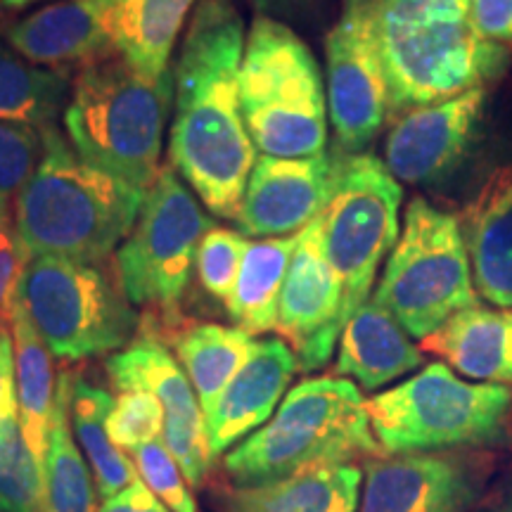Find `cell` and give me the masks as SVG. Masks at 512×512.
Instances as JSON below:
<instances>
[{
    "mask_svg": "<svg viewBox=\"0 0 512 512\" xmlns=\"http://www.w3.org/2000/svg\"><path fill=\"white\" fill-rule=\"evenodd\" d=\"M43 155V133L0 121V226H12L15 202Z\"/></svg>",
    "mask_w": 512,
    "mask_h": 512,
    "instance_id": "obj_32",
    "label": "cell"
},
{
    "mask_svg": "<svg viewBox=\"0 0 512 512\" xmlns=\"http://www.w3.org/2000/svg\"><path fill=\"white\" fill-rule=\"evenodd\" d=\"M460 228L479 294L501 309H512V169L491 174Z\"/></svg>",
    "mask_w": 512,
    "mask_h": 512,
    "instance_id": "obj_20",
    "label": "cell"
},
{
    "mask_svg": "<svg viewBox=\"0 0 512 512\" xmlns=\"http://www.w3.org/2000/svg\"><path fill=\"white\" fill-rule=\"evenodd\" d=\"M69 93V72L36 67L17 55L0 34V121L43 131L53 126L62 107H67Z\"/></svg>",
    "mask_w": 512,
    "mask_h": 512,
    "instance_id": "obj_30",
    "label": "cell"
},
{
    "mask_svg": "<svg viewBox=\"0 0 512 512\" xmlns=\"http://www.w3.org/2000/svg\"><path fill=\"white\" fill-rule=\"evenodd\" d=\"M252 5L256 15H266L285 22V19H299L309 15L320 5V0H245Z\"/></svg>",
    "mask_w": 512,
    "mask_h": 512,
    "instance_id": "obj_40",
    "label": "cell"
},
{
    "mask_svg": "<svg viewBox=\"0 0 512 512\" xmlns=\"http://www.w3.org/2000/svg\"><path fill=\"white\" fill-rule=\"evenodd\" d=\"M107 5L110 0H57L17 19L3 36L17 55L36 67L81 69L117 55Z\"/></svg>",
    "mask_w": 512,
    "mask_h": 512,
    "instance_id": "obj_18",
    "label": "cell"
},
{
    "mask_svg": "<svg viewBox=\"0 0 512 512\" xmlns=\"http://www.w3.org/2000/svg\"><path fill=\"white\" fill-rule=\"evenodd\" d=\"M43 472L17 420L0 425V512H41Z\"/></svg>",
    "mask_w": 512,
    "mask_h": 512,
    "instance_id": "obj_31",
    "label": "cell"
},
{
    "mask_svg": "<svg viewBox=\"0 0 512 512\" xmlns=\"http://www.w3.org/2000/svg\"><path fill=\"white\" fill-rule=\"evenodd\" d=\"M17 299L50 354L62 361L117 354L138 330L133 304L95 264L27 256Z\"/></svg>",
    "mask_w": 512,
    "mask_h": 512,
    "instance_id": "obj_9",
    "label": "cell"
},
{
    "mask_svg": "<svg viewBox=\"0 0 512 512\" xmlns=\"http://www.w3.org/2000/svg\"><path fill=\"white\" fill-rule=\"evenodd\" d=\"M370 10L392 119L484 88L508 62L477 31L470 0H370Z\"/></svg>",
    "mask_w": 512,
    "mask_h": 512,
    "instance_id": "obj_3",
    "label": "cell"
},
{
    "mask_svg": "<svg viewBox=\"0 0 512 512\" xmlns=\"http://www.w3.org/2000/svg\"><path fill=\"white\" fill-rule=\"evenodd\" d=\"M107 375L119 392H147L164 408V444L190 486H202L211 467L207 420L195 389L155 337H143L107 358Z\"/></svg>",
    "mask_w": 512,
    "mask_h": 512,
    "instance_id": "obj_14",
    "label": "cell"
},
{
    "mask_svg": "<svg viewBox=\"0 0 512 512\" xmlns=\"http://www.w3.org/2000/svg\"><path fill=\"white\" fill-rule=\"evenodd\" d=\"M363 472L354 463L313 467L259 486H235L223 512H358Z\"/></svg>",
    "mask_w": 512,
    "mask_h": 512,
    "instance_id": "obj_23",
    "label": "cell"
},
{
    "mask_svg": "<svg viewBox=\"0 0 512 512\" xmlns=\"http://www.w3.org/2000/svg\"><path fill=\"white\" fill-rule=\"evenodd\" d=\"M380 451L361 389L344 377H313L287 392L278 413L226 453L223 467L235 486H259Z\"/></svg>",
    "mask_w": 512,
    "mask_h": 512,
    "instance_id": "obj_5",
    "label": "cell"
},
{
    "mask_svg": "<svg viewBox=\"0 0 512 512\" xmlns=\"http://www.w3.org/2000/svg\"><path fill=\"white\" fill-rule=\"evenodd\" d=\"M72 382L74 373L69 370L57 377L46 467H43L41 512H98L93 472H88V460L76 444L72 420H69Z\"/></svg>",
    "mask_w": 512,
    "mask_h": 512,
    "instance_id": "obj_27",
    "label": "cell"
},
{
    "mask_svg": "<svg viewBox=\"0 0 512 512\" xmlns=\"http://www.w3.org/2000/svg\"><path fill=\"white\" fill-rule=\"evenodd\" d=\"M337 188L323 211V242L342 280V323L368 302L377 268L399 242L401 183L373 155H339Z\"/></svg>",
    "mask_w": 512,
    "mask_h": 512,
    "instance_id": "obj_11",
    "label": "cell"
},
{
    "mask_svg": "<svg viewBox=\"0 0 512 512\" xmlns=\"http://www.w3.org/2000/svg\"><path fill=\"white\" fill-rule=\"evenodd\" d=\"M420 366L422 349L375 299H368L344 325L335 363L337 377H351L366 392H377Z\"/></svg>",
    "mask_w": 512,
    "mask_h": 512,
    "instance_id": "obj_21",
    "label": "cell"
},
{
    "mask_svg": "<svg viewBox=\"0 0 512 512\" xmlns=\"http://www.w3.org/2000/svg\"><path fill=\"white\" fill-rule=\"evenodd\" d=\"M247 133L261 155L302 159L328 145V93L311 48L278 19L256 15L240 69Z\"/></svg>",
    "mask_w": 512,
    "mask_h": 512,
    "instance_id": "obj_6",
    "label": "cell"
},
{
    "mask_svg": "<svg viewBox=\"0 0 512 512\" xmlns=\"http://www.w3.org/2000/svg\"><path fill=\"white\" fill-rule=\"evenodd\" d=\"M24 261L27 256L19 247L15 226H0V325H10L12 320Z\"/></svg>",
    "mask_w": 512,
    "mask_h": 512,
    "instance_id": "obj_36",
    "label": "cell"
},
{
    "mask_svg": "<svg viewBox=\"0 0 512 512\" xmlns=\"http://www.w3.org/2000/svg\"><path fill=\"white\" fill-rule=\"evenodd\" d=\"M422 351L444 358L456 373L484 384H512V309L470 306L422 339Z\"/></svg>",
    "mask_w": 512,
    "mask_h": 512,
    "instance_id": "obj_22",
    "label": "cell"
},
{
    "mask_svg": "<svg viewBox=\"0 0 512 512\" xmlns=\"http://www.w3.org/2000/svg\"><path fill=\"white\" fill-rule=\"evenodd\" d=\"M370 427L384 453H441L494 446L508 434L512 392L503 384L465 382L446 363L370 396Z\"/></svg>",
    "mask_w": 512,
    "mask_h": 512,
    "instance_id": "obj_7",
    "label": "cell"
},
{
    "mask_svg": "<svg viewBox=\"0 0 512 512\" xmlns=\"http://www.w3.org/2000/svg\"><path fill=\"white\" fill-rule=\"evenodd\" d=\"M484 100V88H475L437 105L415 107L394 119L384 143V166L389 174L408 185H427L444 178L465 155Z\"/></svg>",
    "mask_w": 512,
    "mask_h": 512,
    "instance_id": "obj_17",
    "label": "cell"
},
{
    "mask_svg": "<svg viewBox=\"0 0 512 512\" xmlns=\"http://www.w3.org/2000/svg\"><path fill=\"white\" fill-rule=\"evenodd\" d=\"M472 22L486 41L512 43V0H470Z\"/></svg>",
    "mask_w": 512,
    "mask_h": 512,
    "instance_id": "obj_37",
    "label": "cell"
},
{
    "mask_svg": "<svg viewBox=\"0 0 512 512\" xmlns=\"http://www.w3.org/2000/svg\"><path fill=\"white\" fill-rule=\"evenodd\" d=\"M482 512H512V489H508L505 494L498 496L496 501L491 503L489 508H484Z\"/></svg>",
    "mask_w": 512,
    "mask_h": 512,
    "instance_id": "obj_41",
    "label": "cell"
},
{
    "mask_svg": "<svg viewBox=\"0 0 512 512\" xmlns=\"http://www.w3.org/2000/svg\"><path fill=\"white\" fill-rule=\"evenodd\" d=\"M174 98V69L150 79L119 53L86 64L72 79L64 107L69 145L86 164L147 192L162 171Z\"/></svg>",
    "mask_w": 512,
    "mask_h": 512,
    "instance_id": "obj_4",
    "label": "cell"
},
{
    "mask_svg": "<svg viewBox=\"0 0 512 512\" xmlns=\"http://www.w3.org/2000/svg\"><path fill=\"white\" fill-rule=\"evenodd\" d=\"M297 240L299 233L287 235V238L249 242L238 283L226 302L230 320L249 335H264L275 330L280 292H283Z\"/></svg>",
    "mask_w": 512,
    "mask_h": 512,
    "instance_id": "obj_28",
    "label": "cell"
},
{
    "mask_svg": "<svg viewBox=\"0 0 512 512\" xmlns=\"http://www.w3.org/2000/svg\"><path fill=\"white\" fill-rule=\"evenodd\" d=\"M245 22L233 0H200L174 67L169 162L197 200L238 219L256 162L240 98Z\"/></svg>",
    "mask_w": 512,
    "mask_h": 512,
    "instance_id": "obj_1",
    "label": "cell"
},
{
    "mask_svg": "<svg viewBox=\"0 0 512 512\" xmlns=\"http://www.w3.org/2000/svg\"><path fill=\"white\" fill-rule=\"evenodd\" d=\"M342 306V280L325 254L320 214L299 233L275 320V332L290 344L299 370L313 373L330 361L344 330Z\"/></svg>",
    "mask_w": 512,
    "mask_h": 512,
    "instance_id": "obj_13",
    "label": "cell"
},
{
    "mask_svg": "<svg viewBox=\"0 0 512 512\" xmlns=\"http://www.w3.org/2000/svg\"><path fill=\"white\" fill-rule=\"evenodd\" d=\"M373 299L418 339L430 337L458 311L475 306L470 254L456 216L422 197L411 200L403 233Z\"/></svg>",
    "mask_w": 512,
    "mask_h": 512,
    "instance_id": "obj_8",
    "label": "cell"
},
{
    "mask_svg": "<svg viewBox=\"0 0 512 512\" xmlns=\"http://www.w3.org/2000/svg\"><path fill=\"white\" fill-rule=\"evenodd\" d=\"M112 406L114 396L107 389L74 375L69 420H72L76 444L91 463L95 489L102 501L117 496L133 479H138L133 460L124 456V451H119L107 434V415Z\"/></svg>",
    "mask_w": 512,
    "mask_h": 512,
    "instance_id": "obj_29",
    "label": "cell"
},
{
    "mask_svg": "<svg viewBox=\"0 0 512 512\" xmlns=\"http://www.w3.org/2000/svg\"><path fill=\"white\" fill-rule=\"evenodd\" d=\"M41 133V162L12 214L19 247L24 256L100 264L131 235L145 192L83 162L55 124Z\"/></svg>",
    "mask_w": 512,
    "mask_h": 512,
    "instance_id": "obj_2",
    "label": "cell"
},
{
    "mask_svg": "<svg viewBox=\"0 0 512 512\" xmlns=\"http://www.w3.org/2000/svg\"><path fill=\"white\" fill-rule=\"evenodd\" d=\"M200 0H110L107 19L117 53L150 79L171 72V53Z\"/></svg>",
    "mask_w": 512,
    "mask_h": 512,
    "instance_id": "obj_24",
    "label": "cell"
},
{
    "mask_svg": "<svg viewBox=\"0 0 512 512\" xmlns=\"http://www.w3.org/2000/svg\"><path fill=\"white\" fill-rule=\"evenodd\" d=\"M34 3H36V0H34Z\"/></svg>",
    "mask_w": 512,
    "mask_h": 512,
    "instance_id": "obj_43",
    "label": "cell"
},
{
    "mask_svg": "<svg viewBox=\"0 0 512 512\" xmlns=\"http://www.w3.org/2000/svg\"><path fill=\"white\" fill-rule=\"evenodd\" d=\"M328 119L339 155H361L389 119V88L370 0H344L325 36Z\"/></svg>",
    "mask_w": 512,
    "mask_h": 512,
    "instance_id": "obj_12",
    "label": "cell"
},
{
    "mask_svg": "<svg viewBox=\"0 0 512 512\" xmlns=\"http://www.w3.org/2000/svg\"><path fill=\"white\" fill-rule=\"evenodd\" d=\"M98 512H171L159 498L143 484V479H133L117 496L102 501Z\"/></svg>",
    "mask_w": 512,
    "mask_h": 512,
    "instance_id": "obj_39",
    "label": "cell"
},
{
    "mask_svg": "<svg viewBox=\"0 0 512 512\" xmlns=\"http://www.w3.org/2000/svg\"><path fill=\"white\" fill-rule=\"evenodd\" d=\"M19 418L15 339L10 325H0V425Z\"/></svg>",
    "mask_w": 512,
    "mask_h": 512,
    "instance_id": "obj_38",
    "label": "cell"
},
{
    "mask_svg": "<svg viewBox=\"0 0 512 512\" xmlns=\"http://www.w3.org/2000/svg\"><path fill=\"white\" fill-rule=\"evenodd\" d=\"M34 3V0H3V5L8 10H22V8H27V5H31Z\"/></svg>",
    "mask_w": 512,
    "mask_h": 512,
    "instance_id": "obj_42",
    "label": "cell"
},
{
    "mask_svg": "<svg viewBox=\"0 0 512 512\" xmlns=\"http://www.w3.org/2000/svg\"><path fill=\"white\" fill-rule=\"evenodd\" d=\"M486 467L470 456L403 453L368 465L358 512H470Z\"/></svg>",
    "mask_w": 512,
    "mask_h": 512,
    "instance_id": "obj_15",
    "label": "cell"
},
{
    "mask_svg": "<svg viewBox=\"0 0 512 512\" xmlns=\"http://www.w3.org/2000/svg\"><path fill=\"white\" fill-rule=\"evenodd\" d=\"M12 339H15L17 363V401L19 427L27 441L31 456L38 467H46V453L50 441V420H53L57 382L53 375V354H50L27 309L15 299L10 320Z\"/></svg>",
    "mask_w": 512,
    "mask_h": 512,
    "instance_id": "obj_25",
    "label": "cell"
},
{
    "mask_svg": "<svg viewBox=\"0 0 512 512\" xmlns=\"http://www.w3.org/2000/svg\"><path fill=\"white\" fill-rule=\"evenodd\" d=\"M131 460L143 484L171 512H197L188 479H185L181 465L176 463V458L166 448L164 439L150 441V444L131 451Z\"/></svg>",
    "mask_w": 512,
    "mask_h": 512,
    "instance_id": "obj_35",
    "label": "cell"
},
{
    "mask_svg": "<svg viewBox=\"0 0 512 512\" xmlns=\"http://www.w3.org/2000/svg\"><path fill=\"white\" fill-rule=\"evenodd\" d=\"M249 249L247 235L230 228H211L200 242L195 256V271L204 290L226 304L233 292Z\"/></svg>",
    "mask_w": 512,
    "mask_h": 512,
    "instance_id": "obj_33",
    "label": "cell"
},
{
    "mask_svg": "<svg viewBox=\"0 0 512 512\" xmlns=\"http://www.w3.org/2000/svg\"><path fill=\"white\" fill-rule=\"evenodd\" d=\"M299 363L283 339H256L247 363L230 380L207 418L211 456L219 458L273 418Z\"/></svg>",
    "mask_w": 512,
    "mask_h": 512,
    "instance_id": "obj_19",
    "label": "cell"
},
{
    "mask_svg": "<svg viewBox=\"0 0 512 512\" xmlns=\"http://www.w3.org/2000/svg\"><path fill=\"white\" fill-rule=\"evenodd\" d=\"M211 226L197 195L166 164L145 192L136 226L114 254V273L131 304L176 313L200 242Z\"/></svg>",
    "mask_w": 512,
    "mask_h": 512,
    "instance_id": "obj_10",
    "label": "cell"
},
{
    "mask_svg": "<svg viewBox=\"0 0 512 512\" xmlns=\"http://www.w3.org/2000/svg\"><path fill=\"white\" fill-rule=\"evenodd\" d=\"M339 157H256L235 223L247 238H287L316 221L337 188Z\"/></svg>",
    "mask_w": 512,
    "mask_h": 512,
    "instance_id": "obj_16",
    "label": "cell"
},
{
    "mask_svg": "<svg viewBox=\"0 0 512 512\" xmlns=\"http://www.w3.org/2000/svg\"><path fill=\"white\" fill-rule=\"evenodd\" d=\"M107 434L119 451L136 448L162 439L164 408L157 396L147 392H121L107 415Z\"/></svg>",
    "mask_w": 512,
    "mask_h": 512,
    "instance_id": "obj_34",
    "label": "cell"
},
{
    "mask_svg": "<svg viewBox=\"0 0 512 512\" xmlns=\"http://www.w3.org/2000/svg\"><path fill=\"white\" fill-rule=\"evenodd\" d=\"M254 344V335L238 325L228 328L216 323L190 325L174 337L176 358L195 389L204 420L214 411L223 389L247 363Z\"/></svg>",
    "mask_w": 512,
    "mask_h": 512,
    "instance_id": "obj_26",
    "label": "cell"
}]
</instances>
